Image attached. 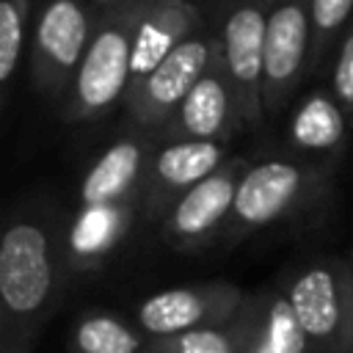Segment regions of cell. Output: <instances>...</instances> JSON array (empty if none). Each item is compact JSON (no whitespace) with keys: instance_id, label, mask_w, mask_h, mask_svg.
<instances>
[{"instance_id":"cell-1","label":"cell","mask_w":353,"mask_h":353,"mask_svg":"<svg viewBox=\"0 0 353 353\" xmlns=\"http://www.w3.org/2000/svg\"><path fill=\"white\" fill-rule=\"evenodd\" d=\"M66 268L63 237L47 218H14L0 240V353H30L55 306Z\"/></svg>"},{"instance_id":"cell-2","label":"cell","mask_w":353,"mask_h":353,"mask_svg":"<svg viewBox=\"0 0 353 353\" xmlns=\"http://www.w3.org/2000/svg\"><path fill=\"white\" fill-rule=\"evenodd\" d=\"M149 0H121L99 8L91 44L80 61L69 94L63 97L66 121H91L124 102L130 88L132 44Z\"/></svg>"},{"instance_id":"cell-3","label":"cell","mask_w":353,"mask_h":353,"mask_svg":"<svg viewBox=\"0 0 353 353\" xmlns=\"http://www.w3.org/2000/svg\"><path fill=\"white\" fill-rule=\"evenodd\" d=\"M99 8L91 0H41L28 44L30 80L44 97H66L91 44Z\"/></svg>"},{"instance_id":"cell-4","label":"cell","mask_w":353,"mask_h":353,"mask_svg":"<svg viewBox=\"0 0 353 353\" xmlns=\"http://www.w3.org/2000/svg\"><path fill=\"white\" fill-rule=\"evenodd\" d=\"M284 292L314 353H353V262L314 259Z\"/></svg>"},{"instance_id":"cell-5","label":"cell","mask_w":353,"mask_h":353,"mask_svg":"<svg viewBox=\"0 0 353 353\" xmlns=\"http://www.w3.org/2000/svg\"><path fill=\"white\" fill-rule=\"evenodd\" d=\"M276 0H221L218 44L223 69L237 97L243 127H256L265 116V33Z\"/></svg>"},{"instance_id":"cell-6","label":"cell","mask_w":353,"mask_h":353,"mask_svg":"<svg viewBox=\"0 0 353 353\" xmlns=\"http://www.w3.org/2000/svg\"><path fill=\"white\" fill-rule=\"evenodd\" d=\"M218 52V36L207 28L185 39L171 55H165L141 83H135L124 97V110L135 130L160 132L165 121L176 113L190 88L201 80L207 66Z\"/></svg>"},{"instance_id":"cell-7","label":"cell","mask_w":353,"mask_h":353,"mask_svg":"<svg viewBox=\"0 0 353 353\" xmlns=\"http://www.w3.org/2000/svg\"><path fill=\"white\" fill-rule=\"evenodd\" d=\"M320 179V168L290 157H270L248 165L237 185L229 232H254L292 215L314 196Z\"/></svg>"},{"instance_id":"cell-8","label":"cell","mask_w":353,"mask_h":353,"mask_svg":"<svg viewBox=\"0 0 353 353\" xmlns=\"http://www.w3.org/2000/svg\"><path fill=\"white\" fill-rule=\"evenodd\" d=\"M245 303V295L229 281H204L157 290L135 309V323L146 339H165L193 328L229 323Z\"/></svg>"},{"instance_id":"cell-9","label":"cell","mask_w":353,"mask_h":353,"mask_svg":"<svg viewBox=\"0 0 353 353\" xmlns=\"http://www.w3.org/2000/svg\"><path fill=\"white\" fill-rule=\"evenodd\" d=\"M248 165L251 163L243 157H229L207 179L185 190L160 218L165 240L174 248H188V251L215 240L232 221L237 185L248 171Z\"/></svg>"},{"instance_id":"cell-10","label":"cell","mask_w":353,"mask_h":353,"mask_svg":"<svg viewBox=\"0 0 353 353\" xmlns=\"http://www.w3.org/2000/svg\"><path fill=\"white\" fill-rule=\"evenodd\" d=\"M312 58V0H276L265 33V113H276L292 97Z\"/></svg>"},{"instance_id":"cell-11","label":"cell","mask_w":353,"mask_h":353,"mask_svg":"<svg viewBox=\"0 0 353 353\" xmlns=\"http://www.w3.org/2000/svg\"><path fill=\"white\" fill-rule=\"evenodd\" d=\"M229 160L226 143L221 141H193L176 138L163 141L157 152H152L146 176H143V218H163L168 207L193 185L207 179Z\"/></svg>"},{"instance_id":"cell-12","label":"cell","mask_w":353,"mask_h":353,"mask_svg":"<svg viewBox=\"0 0 353 353\" xmlns=\"http://www.w3.org/2000/svg\"><path fill=\"white\" fill-rule=\"evenodd\" d=\"M243 127L237 97L229 83V74L223 69L221 44L201 74V80L190 88V94L182 99L176 113L165 121V127L157 132L160 141H176V138H193V141H221L226 143L232 132Z\"/></svg>"},{"instance_id":"cell-13","label":"cell","mask_w":353,"mask_h":353,"mask_svg":"<svg viewBox=\"0 0 353 353\" xmlns=\"http://www.w3.org/2000/svg\"><path fill=\"white\" fill-rule=\"evenodd\" d=\"M152 152H154L152 132L135 130L130 135L116 138L88 165L80 182L77 204H113V201L141 199Z\"/></svg>"},{"instance_id":"cell-14","label":"cell","mask_w":353,"mask_h":353,"mask_svg":"<svg viewBox=\"0 0 353 353\" xmlns=\"http://www.w3.org/2000/svg\"><path fill=\"white\" fill-rule=\"evenodd\" d=\"M138 215H143L141 199L113 204H77L63 234L66 265L72 270L99 268L127 237Z\"/></svg>"},{"instance_id":"cell-15","label":"cell","mask_w":353,"mask_h":353,"mask_svg":"<svg viewBox=\"0 0 353 353\" xmlns=\"http://www.w3.org/2000/svg\"><path fill=\"white\" fill-rule=\"evenodd\" d=\"M201 28V11L193 0H149L132 44L130 88Z\"/></svg>"},{"instance_id":"cell-16","label":"cell","mask_w":353,"mask_h":353,"mask_svg":"<svg viewBox=\"0 0 353 353\" xmlns=\"http://www.w3.org/2000/svg\"><path fill=\"white\" fill-rule=\"evenodd\" d=\"M243 353H314L287 292H259L245 298L234 314Z\"/></svg>"},{"instance_id":"cell-17","label":"cell","mask_w":353,"mask_h":353,"mask_svg":"<svg viewBox=\"0 0 353 353\" xmlns=\"http://www.w3.org/2000/svg\"><path fill=\"white\" fill-rule=\"evenodd\" d=\"M350 119L342 110L339 99L331 94V88L309 91L290 116V143L298 152L309 154H339L347 132Z\"/></svg>"},{"instance_id":"cell-18","label":"cell","mask_w":353,"mask_h":353,"mask_svg":"<svg viewBox=\"0 0 353 353\" xmlns=\"http://www.w3.org/2000/svg\"><path fill=\"white\" fill-rule=\"evenodd\" d=\"M74 353H143L146 334L110 312H85L72 336Z\"/></svg>"},{"instance_id":"cell-19","label":"cell","mask_w":353,"mask_h":353,"mask_svg":"<svg viewBox=\"0 0 353 353\" xmlns=\"http://www.w3.org/2000/svg\"><path fill=\"white\" fill-rule=\"evenodd\" d=\"M33 0H0V85L8 94L33 30Z\"/></svg>"},{"instance_id":"cell-20","label":"cell","mask_w":353,"mask_h":353,"mask_svg":"<svg viewBox=\"0 0 353 353\" xmlns=\"http://www.w3.org/2000/svg\"><path fill=\"white\" fill-rule=\"evenodd\" d=\"M353 22V0H312V58L309 72L320 69Z\"/></svg>"},{"instance_id":"cell-21","label":"cell","mask_w":353,"mask_h":353,"mask_svg":"<svg viewBox=\"0 0 353 353\" xmlns=\"http://www.w3.org/2000/svg\"><path fill=\"white\" fill-rule=\"evenodd\" d=\"M143 353H243L234 317L221 325L193 328L165 339H149Z\"/></svg>"},{"instance_id":"cell-22","label":"cell","mask_w":353,"mask_h":353,"mask_svg":"<svg viewBox=\"0 0 353 353\" xmlns=\"http://www.w3.org/2000/svg\"><path fill=\"white\" fill-rule=\"evenodd\" d=\"M331 94L339 99L342 110L350 119L353 127V22L345 30V36L336 44L334 66H331Z\"/></svg>"},{"instance_id":"cell-23","label":"cell","mask_w":353,"mask_h":353,"mask_svg":"<svg viewBox=\"0 0 353 353\" xmlns=\"http://www.w3.org/2000/svg\"><path fill=\"white\" fill-rule=\"evenodd\" d=\"M97 8H108V6H116V3H121V0H91Z\"/></svg>"}]
</instances>
